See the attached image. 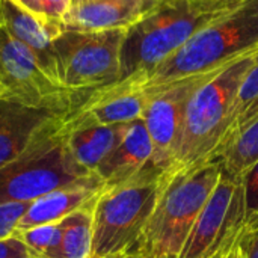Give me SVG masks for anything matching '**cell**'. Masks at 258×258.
<instances>
[{"label": "cell", "mask_w": 258, "mask_h": 258, "mask_svg": "<svg viewBox=\"0 0 258 258\" xmlns=\"http://www.w3.org/2000/svg\"><path fill=\"white\" fill-rule=\"evenodd\" d=\"M243 0H156L125 30L121 48V79L148 76L200 30L231 12Z\"/></svg>", "instance_id": "6da1fadb"}, {"label": "cell", "mask_w": 258, "mask_h": 258, "mask_svg": "<svg viewBox=\"0 0 258 258\" xmlns=\"http://www.w3.org/2000/svg\"><path fill=\"white\" fill-rule=\"evenodd\" d=\"M221 175L215 159L178 171H165L156 209L136 248L147 258H180Z\"/></svg>", "instance_id": "7a4b0ae2"}, {"label": "cell", "mask_w": 258, "mask_h": 258, "mask_svg": "<svg viewBox=\"0 0 258 258\" xmlns=\"http://www.w3.org/2000/svg\"><path fill=\"white\" fill-rule=\"evenodd\" d=\"M255 50H258V0H243L157 65L147 76V86L213 73Z\"/></svg>", "instance_id": "3957f363"}, {"label": "cell", "mask_w": 258, "mask_h": 258, "mask_svg": "<svg viewBox=\"0 0 258 258\" xmlns=\"http://www.w3.org/2000/svg\"><path fill=\"white\" fill-rule=\"evenodd\" d=\"M257 51L228 63L197 88L186 109L180 144L169 171L213 159L228 130L239 88L252 67Z\"/></svg>", "instance_id": "277c9868"}, {"label": "cell", "mask_w": 258, "mask_h": 258, "mask_svg": "<svg viewBox=\"0 0 258 258\" xmlns=\"http://www.w3.org/2000/svg\"><path fill=\"white\" fill-rule=\"evenodd\" d=\"M163 172L151 163L125 183L103 186L94 204L92 258L116 255L139 245L156 209Z\"/></svg>", "instance_id": "5b68a950"}, {"label": "cell", "mask_w": 258, "mask_h": 258, "mask_svg": "<svg viewBox=\"0 0 258 258\" xmlns=\"http://www.w3.org/2000/svg\"><path fill=\"white\" fill-rule=\"evenodd\" d=\"M91 184L104 186L83 168L67 145V116L36 139L29 150L0 169V204L32 203L53 190Z\"/></svg>", "instance_id": "8992f818"}, {"label": "cell", "mask_w": 258, "mask_h": 258, "mask_svg": "<svg viewBox=\"0 0 258 258\" xmlns=\"http://www.w3.org/2000/svg\"><path fill=\"white\" fill-rule=\"evenodd\" d=\"M127 29L70 30L54 39L60 83L68 89H94L121 79V48Z\"/></svg>", "instance_id": "52a82bcc"}, {"label": "cell", "mask_w": 258, "mask_h": 258, "mask_svg": "<svg viewBox=\"0 0 258 258\" xmlns=\"http://www.w3.org/2000/svg\"><path fill=\"white\" fill-rule=\"evenodd\" d=\"M86 89H68L53 80L33 53L0 27V98L29 107L71 112Z\"/></svg>", "instance_id": "ba28073f"}, {"label": "cell", "mask_w": 258, "mask_h": 258, "mask_svg": "<svg viewBox=\"0 0 258 258\" xmlns=\"http://www.w3.org/2000/svg\"><path fill=\"white\" fill-rule=\"evenodd\" d=\"M246 201L242 178L221 175L203 207L180 258H212L237 242L246 225Z\"/></svg>", "instance_id": "9c48e42d"}, {"label": "cell", "mask_w": 258, "mask_h": 258, "mask_svg": "<svg viewBox=\"0 0 258 258\" xmlns=\"http://www.w3.org/2000/svg\"><path fill=\"white\" fill-rule=\"evenodd\" d=\"M215 73L216 71L190 76L157 86H147L148 100L142 119L153 142L151 163L157 169L169 171L172 168L187 104L197 88Z\"/></svg>", "instance_id": "30bf717a"}, {"label": "cell", "mask_w": 258, "mask_h": 258, "mask_svg": "<svg viewBox=\"0 0 258 258\" xmlns=\"http://www.w3.org/2000/svg\"><path fill=\"white\" fill-rule=\"evenodd\" d=\"M147 100V77L135 74L101 88L88 89L70 113L101 125L130 124L142 118Z\"/></svg>", "instance_id": "8fae6325"}, {"label": "cell", "mask_w": 258, "mask_h": 258, "mask_svg": "<svg viewBox=\"0 0 258 258\" xmlns=\"http://www.w3.org/2000/svg\"><path fill=\"white\" fill-rule=\"evenodd\" d=\"M68 113L0 98V169L24 154L36 139L60 124Z\"/></svg>", "instance_id": "7c38bea8"}, {"label": "cell", "mask_w": 258, "mask_h": 258, "mask_svg": "<svg viewBox=\"0 0 258 258\" xmlns=\"http://www.w3.org/2000/svg\"><path fill=\"white\" fill-rule=\"evenodd\" d=\"M3 26L38 59L44 71L60 83L54 54V39L65 29L62 21L35 15L14 0H0ZM62 85V83H60Z\"/></svg>", "instance_id": "4fadbf2b"}, {"label": "cell", "mask_w": 258, "mask_h": 258, "mask_svg": "<svg viewBox=\"0 0 258 258\" xmlns=\"http://www.w3.org/2000/svg\"><path fill=\"white\" fill-rule=\"evenodd\" d=\"M156 0H86L68 8L62 24L70 30L128 29Z\"/></svg>", "instance_id": "5bb4252c"}, {"label": "cell", "mask_w": 258, "mask_h": 258, "mask_svg": "<svg viewBox=\"0 0 258 258\" xmlns=\"http://www.w3.org/2000/svg\"><path fill=\"white\" fill-rule=\"evenodd\" d=\"M153 142L144 119L128 124L127 132L118 147L95 169L104 186L125 183L145 171L151 165Z\"/></svg>", "instance_id": "9a60e30c"}, {"label": "cell", "mask_w": 258, "mask_h": 258, "mask_svg": "<svg viewBox=\"0 0 258 258\" xmlns=\"http://www.w3.org/2000/svg\"><path fill=\"white\" fill-rule=\"evenodd\" d=\"M128 124L101 125L79 115H67V145L73 157L91 172L118 147Z\"/></svg>", "instance_id": "2e32d148"}, {"label": "cell", "mask_w": 258, "mask_h": 258, "mask_svg": "<svg viewBox=\"0 0 258 258\" xmlns=\"http://www.w3.org/2000/svg\"><path fill=\"white\" fill-rule=\"evenodd\" d=\"M103 186L79 184L53 190L30 203L20 219L15 233H21L39 225L57 224L73 212L85 207L97 198Z\"/></svg>", "instance_id": "e0dca14e"}, {"label": "cell", "mask_w": 258, "mask_h": 258, "mask_svg": "<svg viewBox=\"0 0 258 258\" xmlns=\"http://www.w3.org/2000/svg\"><path fill=\"white\" fill-rule=\"evenodd\" d=\"M213 159L218 160L222 175L242 178L246 169L258 162V115L224 144Z\"/></svg>", "instance_id": "ac0fdd59"}, {"label": "cell", "mask_w": 258, "mask_h": 258, "mask_svg": "<svg viewBox=\"0 0 258 258\" xmlns=\"http://www.w3.org/2000/svg\"><path fill=\"white\" fill-rule=\"evenodd\" d=\"M95 200L59 222L62 233L60 258H92V224Z\"/></svg>", "instance_id": "d6986e66"}, {"label": "cell", "mask_w": 258, "mask_h": 258, "mask_svg": "<svg viewBox=\"0 0 258 258\" xmlns=\"http://www.w3.org/2000/svg\"><path fill=\"white\" fill-rule=\"evenodd\" d=\"M258 115V51L255 56V60L252 63V67L249 68V71L246 73L234 106H233V112H231V118H230V125L228 130L219 145V148L227 144L245 124H248L251 119H254ZM218 148V150H219ZM216 150V151H218Z\"/></svg>", "instance_id": "ffe728a7"}, {"label": "cell", "mask_w": 258, "mask_h": 258, "mask_svg": "<svg viewBox=\"0 0 258 258\" xmlns=\"http://www.w3.org/2000/svg\"><path fill=\"white\" fill-rule=\"evenodd\" d=\"M17 234L32 251H35L39 257L42 258H60V225L57 224H48V225H39Z\"/></svg>", "instance_id": "44dd1931"}, {"label": "cell", "mask_w": 258, "mask_h": 258, "mask_svg": "<svg viewBox=\"0 0 258 258\" xmlns=\"http://www.w3.org/2000/svg\"><path fill=\"white\" fill-rule=\"evenodd\" d=\"M30 203H6L0 204V240L14 236L17 225Z\"/></svg>", "instance_id": "7402d4cb"}, {"label": "cell", "mask_w": 258, "mask_h": 258, "mask_svg": "<svg viewBox=\"0 0 258 258\" xmlns=\"http://www.w3.org/2000/svg\"><path fill=\"white\" fill-rule=\"evenodd\" d=\"M245 201H246V221H258V162H255L242 175Z\"/></svg>", "instance_id": "603a6c76"}, {"label": "cell", "mask_w": 258, "mask_h": 258, "mask_svg": "<svg viewBox=\"0 0 258 258\" xmlns=\"http://www.w3.org/2000/svg\"><path fill=\"white\" fill-rule=\"evenodd\" d=\"M0 258H42L32 251L17 234L0 240Z\"/></svg>", "instance_id": "cb8c5ba5"}, {"label": "cell", "mask_w": 258, "mask_h": 258, "mask_svg": "<svg viewBox=\"0 0 258 258\" xmlns=\"http://www.w3.org/2000/svg\"><path fill=\"white\" fill-rule=\"evenodd\" d=\"M239 245L246 258H258V221H246Z\"/></svg>", "instance_id": "d4e9b609"}, {"label": "cell", "mask_w": 258, "mask_h": 258, "mask_svg": "<svg viewBox=\"0 0 258 258\" xmlns=\"http://www.w3.org/2000/svg\"><path fill=\"white\" fill-rule=\"evenodd\" d=\"M71 2L70 0H41L42 15L48 20L62 21Z\"/></svg>", "instance_id": "484cf974"}, {"label": "cell", "mask_w": 258, "mask_h": 258, "mask_svg": "<svg viewBox=\"0 0 258 258\" xmlns=\"http://www.w3.org/2000/svg\"><path fill=\"white\" fill-rule=\"evenodd\" d=\"M14 2L18 3L21 8H24L26 11H29L32 14L39 15V17H44L42 15V9H41V0H14Z\"/></svg>", "instance_id": "4316f807"}, {"label": "cell", "mask_w": 258, "mask_h": 258, "mask_svg": "<svg viewBox=\"0 0 258 258\" xmlns=\"http://www.w3.org/2000/svg\"><path fill=\"white\" fill-rule=\"evenodd\" d=\"M239 239H240V237H239ZM237 243H239V240H237V242H234V243H231L230 246L224 248L222 251H219L216 255H213L212 258H234V255H236V248H237Z\"/></svg>", "instance_id": "83f0119b"}, {"label": "cell", "mask_w": 258, "mask_h": 258, "mask_svg": "<svg viewBox=\"0 0 258 258\" xmlns=\"http://www.w3.org/2000/svg\"><path fill=\"white\" fill-rule=\"evenodd\" d=\"M106 258H147L138 248L132 249V251H127V252H121V254H116V255H110V257Z\"/></svg>", "instance_id": "f1b7e54d"}, {"label": "cell", "mask_w": 258, "mask_h": 258, "mask_svg": "<svg viewBox=\"0 0 258 258\" xmlns=\"http://www.w3.org/2000/svg\"><path fill=\"white\" fill-rule=\"evenodd\" d=\"M234 258H246L245 257V252H243V249L240 248V245L237 243V248H236V255Z\"/></svg>", "instance_id": "f546056e"}, {"label": "cell", "mask_w": 258, "mask_h": 258, "mask_svg": "<svg viewBox=\"0 0 258 258\" xmlns=\"http://www.w3.org/2000/svg\"><path fill=\"white\" fill-rule=\"evenodd\" d=\"M3 26V18H2V11H0V27Z\"/></svg>", "instance_id": "4dcf8cb0"}, {"label": "cell", "mask_w": 258, "mask_h": 258, "mask_svg": "<svg viewBox=\"0 0 258 258\" xmlns=\"http://www.w3.org/2000/svg\"><path fill=\"white\" fill-rule=\"evenodd\" d=\"M79 2H86V0H74V2L71 3V5H74V3H79ZM71 5H70V6H71Z\"/></svg>", "instance_id": "1f68e13d"}, {"label": "cell", "mask_w": 258, "mask_h": 258, "mask_svg": "<svg viewBox=\"0 0 258 258\" xmlns=\"http://www.w3.org/2000/svg\"><path fill=\"white\" fill-rule=\"evenodd\" d=\"M70 2H71V3H73V2H74V0H70Z\"/></svg>", "instance_id": "d6a6232c"}]
</instances>
